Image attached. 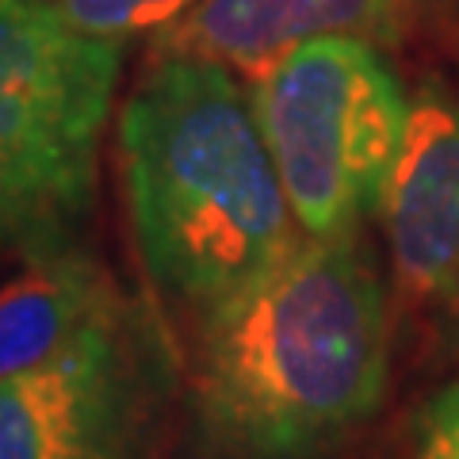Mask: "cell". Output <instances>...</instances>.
Returning <instances> with one entry per match:
<instances>
[{"mask_svg": "<svg viewBox=\"0 0 459 459\" xmlns=\"http://www.w3.org/2000/svg\"><path fill=\"white\" fill-rule=\"evenodd\" d=\"M115 153L142 264L199 318L307 238L249 92L214 62L150 54L115 115Z\"/></svg>", "mask_w": 459, "mask_h": 459, "instance_id": "7a4b0ae2", "label": "cell"}, {"mask_svg": "<svg viewBox=\"0 0 459 459\" xmlns=\"http://www.w3.org/2000/svg\"><path fill=\"white\" fill-rule=\"evenodd\" d=\"M50 4L84 35L126 42L134 35H157L199 0H50Z\"/></svg>", "mask_w": 459, "mask_h": 459, "instance_id": "9c48e42d", "label": "cell"}, {"mask_svg": "<svg viewBox=\"0 0 459 459\" xmlns=\"http://www.w3.org/2000/svg\"><path fill=\"white\" fill-rule=\"evenodd\" d=\"M119 69L123 42L77 31L50 0H0V253L77 249Z\"/></svg>", "mask_w": 459, "mask_h": 459, "instance_id": "3957f363", "label": "cell"}, {"mask_svg": "<svg viewBox=\"0 0 459 459\" xmlns=\"http://www.w3.org/2000/svg\"><path fill=\"white\" fill-rule=\"evenodd\" d=\"M410 459H459V383L429 402L413 433Z\"/></svg>", "mask_w": 459, "mask_h": 459, "instance_id": "30bf717a", "label": "cell"}, {"mask_svg": "<svg viewBox=\"0 0 459 459\" xmlns=\"http://www.w3.org/2000/svg\"><path fill=\"white\" fill-rule=\"evenodd\" d=\"M199 322L192 410L219 459H314L383 398L386 307L356 238H303Z\"/></svg>", "mask_w": 459, "mask_h": 459, "instance_id": "6da1fadb", "label": "cell"}, {"mask_svg": "<svg viewBox=\"0 0 459 459\" xmlns=\"http://www.w3.org/2000/svg\"><path fill=\"white\" fill-rule=\"evenodd\" d=\"M418 0H199L180 20L150 35V54L199 57L249 84L307 42H391Z\"/></svg>", "mask_w": 459, "mask_h": 459, "instance_id": "52a82bcc", "label": "cell"}, {"mask_svg": "<svg viewBox=\"0 0 459 459\" xmlns=\"http://www.w3.org/2000/svg\"><path fill=\"white\" fill-rule=\"evenodd\" d=\"M142 376L123 314L0 379V459H134Z\"/></svg>", "mask_w": 459, "mask_h": 459, "instance_id": "5b68a950", "label": "cell"}, {"mask_svg": "<svg viewBox=\"0 0 459 459\" xmlns=\"http://www.w3.org/2000/svg\"><path fill=\"white\" fill-rule=\"evenodd\" d=\"M119 314V299L84 249L23 261L0 283V379L54 360L92 325Z\"/></svg>", "mask_w": 459, "mask_h": 459, "instance_id": "ba28073f", "label": "cell"}, {"mask_svg": "<svg viewBox=\"0 0 459 459\" xmlns=\"http://www.w3.org/2000/svg\"><path fill=\"white\" fill-rule=\"evenodd\" d=\"M264 146L307 238H356L379 199L410 100L376 42L318 39L249 84Z\"/></svg>", "mask_w": 459, "mask_h": 459, "instance_id": "277c9868", "label": "cell"}, {"mask_svg": "<svg viewBox=\"0 0 459 459\" xmlns=\"http://www.w3.org/2000/svg\"><path fill=\"white\" fill-rule=\"evenodd\" d=\"M402 287L425 299L459 295V100L425 89L379 199Z\"/></svg>", "mask_w": 459, "mask_h": 459, "instance_id": "8992f818", "label": "cell"}]
</instances>
